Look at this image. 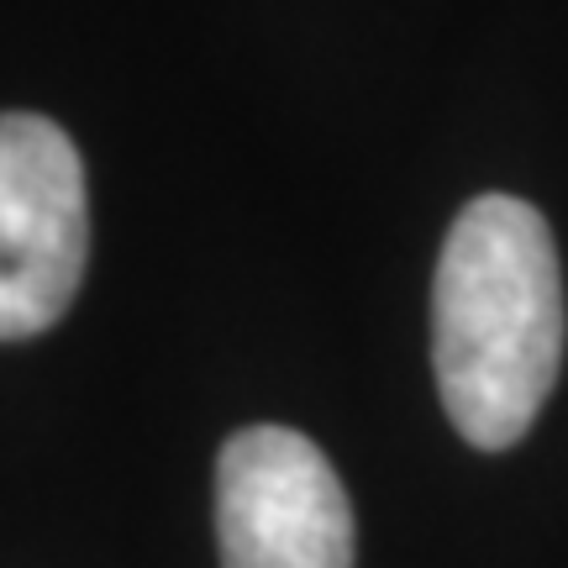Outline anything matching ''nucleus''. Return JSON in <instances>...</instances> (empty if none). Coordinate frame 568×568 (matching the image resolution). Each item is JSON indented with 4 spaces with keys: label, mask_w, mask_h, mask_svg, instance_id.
<instances>
[{
    "label": "nucleus",
    "mask_w": 568,
    "mask_h": 568,
    "mask_svg": "<svg viewBox=\"0 0 568 568\" xmlns=\"http://www.w3.org/2000/svg\"><path fill=\"white\" fill-rule=\"evenodd\" d=\"M564 364V274L542 211L479 195L458 211L432 290V368L447 422L485 453L531 432Z\"/></svg>",
    "instance_id": "1"
},
{
    "label": "nucleus",
    "mask_w": 568,
    "mask_h": 568,
    "mask_svg": "<svg viewBox=\"0 0 568 568\" xmlns=\"http://www.w3.org/2000/svg\"><path fill=\"white\" fill-rule=\"evenodd\" d=\"M90 264L84 163L59 122H0V337L27 343L74 305Z\"/></svg>",
    "instance_id": "2"
},
{
    "label": "nucleus",
    "mask_w": 568,
    "mask_h": 568,
    "mask_svg": "<svg viewBox=\"0 0 568 568\" xmlns=\"http://www.w3.org/2000/svg\"><path fill=\"white\" fill-rule=\"evenodd\" d=\"M222 568H353V506L295 426H243L216 458Z\"/></svg>",
    "instance_id": "3"
}]
</instances>
